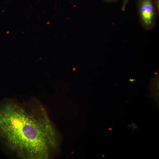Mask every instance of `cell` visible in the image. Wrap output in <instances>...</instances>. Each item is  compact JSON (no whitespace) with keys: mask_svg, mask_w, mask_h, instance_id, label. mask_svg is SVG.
<instances>
[{"mask_svg":"<svg viewBox=\"0 0 159 159\" xmlns=\"http://www.w3.org/2000/svg\"><path fill=\"white\" fill-rule=\"evenodd\" d=\"M54 132L42 106L32 99L10 100L0 108V136L9 150L22 159L48 158Z\"/></svg>","mask_w":159,"mask_h":159,"instance_id":"6da1fadb","label":"cell"},{"mask_svg":"<svg viewBox=\"0 0 159 159\" xmlns=\"http://www.w3.org/2000/svg\"><path fill=\"white\" fill-rule=\"evenodd\" d=\"M136 6L141 26L146 30H152L156 25L159 15L153 0H137Z\"/></svg>","mask_w":159,"mask_h":159,"instance_id":"7a4b0ae2","label":"cell"},{"mask_svg":"<svg viewBox=\"0 0 159 159\" xmlns=\"http://www.w3.org/2000/svg\"><path fill=\"white\" fill-rule=\"evenodd\" d=\"M129 0H123L122 5L121 7L122 11H124L126 9Z\"/></svg>","mask_w":159,"mask_h":159,"instance_id":"3957f363","label":"cell"},{"mask_svg":"<svg viewBox=\"0 0 159 159\" xmlns=\"http://www.w3.org/2000/svg\"><path fill=\"white\" fill-rule=\"evenodd\" d=\"M156 10L159 14V0H153Z\"/></svg>","mask_w":159,"mask_h":159,"instance_id":"277c9868","label":"cell"},{"mask_svg":"<svg viewBox=\"0 0 159 159\" xmlns=\"http://www.w3.org/2000/svg\"><path fill=\"white\" fill-rule=\"evenodd\" d=\"M106 2L110 3H116L119 0H103Z\"/></svg>","mask_w":159,"mask_h":159,"instance_id":"5b68a950","label":"cell"},{"mask_svg":"<svg viewBox=\"0 0 159 159\" xmlns=\"http://www.w3.org/2000/svg\"><path fill=\"white\" fill-rule=\"evenodd\" d=\"M129 80L130 82H133L134 81H135V79H129Z\"/></svg>","mask_w":159,"mask_h":159,"instance_id":"8992f818","label":"cell"}]
</instances>
